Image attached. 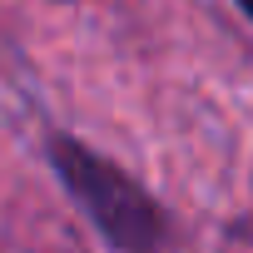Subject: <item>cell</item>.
I'll return each instance as SVG.
<instances>
[{
    "instance_id": "cell-2",
    "label": "cell",
    "mask_w": 253,
    "mask_h": 253,
    "mask_svg": "<svg viewBox=\"0 0 253 253\" xmlns=\"http://www.w3.org/2000/svg\"><path fill=\"white\" fill-rule=\"evenodd\" d=\"M233 5H238V10H243V15L253 20V0H233Z\"/></svg>"
},
{
    "instance_id": "cell-1",
    "label": "cell",
    "mask_w": 253,
    "mask_h": 253,
    "mask_svg": "<svg viewBox=\"0 0 253 253\" xmlns=\"http://www.w3.org/2000/svg\"><path fill=\"white\" fill-rule=\"evenodd\" d=\"M50 169L70 204L89 218L99 243L109 253H174L179 248V223L174 213L114 159L89 149L75 134H50L45 144Z\"/></svg>"
}]
</instances>
